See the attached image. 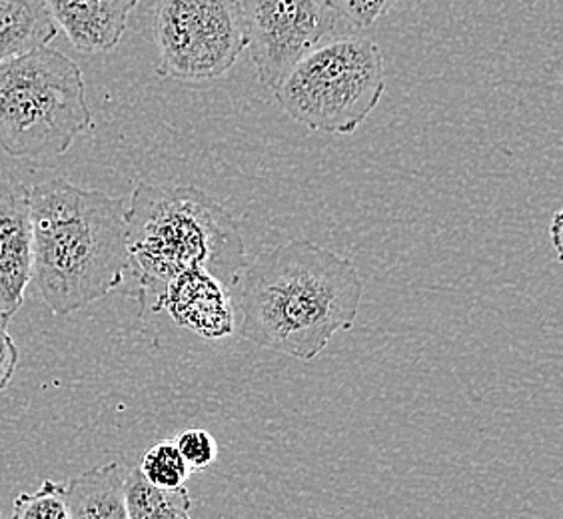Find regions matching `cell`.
Segmentation results:
<instances>
[{
    "mask_svg": "<svg viewBox=\"0 0 563 519\" xmlns=\"http://www.w3.org/2000/svg\"><path fill=\"white\" fill-rule=\"evenodd\" d=\"M560 214H555V220H553V242H555V249H558V252H560Z\"/></svg>",
    "mask_w": 563,
    "mask_h": 519,
    "instance_id": "19",
    "label": "cell"
},
{
    "mask_svg": "<svg viewBox=\"0 0 563 519\" xmlns=\"http://www.w3.org/2000/svg\"><path fill=\"white\" fill-rule=\"evenodd\" d=\"M398 0H328L340 19L360 31L372 29L376 22L394 9Z\"/></svg>",
    "mask_w": 563,
    "mask_h": 519,
    "instance_id": "17",
    "label": "cell"
},
{
    "mask_svg": "<svg viewBox=\"0 0 563 519\" xmlns=\"http://www.w3.org/2000/svg\"><path fill=\"white\" fill-rule=\"evenodd\" d=\"M124 496L129 519H192V498L185 486L176 489L152 486L139 467L126 472Z\"/></svg>",
    "mask_w": 563,
    "mask_h": 519,
    "instance_id": "13",
    "label": "cell"
},
{
    "mask_svg": "<svg viewBox=\"0 0 563 519\" xmlns=\"http://www.w3.org/2000/svg\"><path fill=\"white\" fill-rule=\"evenodd\" d=\"M156 312L205 340H224L239 330L232 290L205 270H186L166 284Z\"/></svg>",
    "mask_w": 563,
    "mask_h": 519,
    "instance_id": "9",
    "label": "cell"
},
{
    "mask_svg": "<svg viewBox=\"0 0 563 519\" xmlns=\"http://www.w3.org/2000/svg\"><path fill=\"white\" fill-rule=\"evenodd\" d=\"M384 92V56L378 44L364 36L320 44L274 88L290 119L325 134L356 132Z\"/></svg>",
    "mask_w": 563,
    "mask_h": 519,
    "instance_id": "5",
    "label": "cell"
},
{
    "mask_svg": "<svg viewBox=\"0 0 563 519\" xmlns=\"http://www.w3.org/2000/svg\"><path fill=\"white\" fill-rule=\"evenodd\" d=\"M92 126L80 66L55 48L0 63V148L12 158L63 156Z\"/></svg>",
    "mask_w": 563,
    "mask_h": 519,
    "instance_id": "4",
    "label": "cell"
},
{
    "mask_svg": "<svg viewBox=\"0 0 563 519\" xmlns=\"http://www.w3.org/2000/svg\"><path fill=\"white\" fill-rule=\"evenodd\" d=\"M124 477L126 470L114 462L73 477L66 484L70 519H129Z\"/></svg>",
    "mask_w": 563,
    "mask_h": 519,
    "instance_id": "11",
    "label": "cell"
},
{
    "mask_svg": "<svg viewBox=\"0 0 563 519\" xmlns=\"http://www.w3.org/2000/svg\"><path fill=\"white\" fill-rule=\"evenodd\" d=\"M9 324H11V318L0 316V391L9 388L19 366V347L12 340Z\"/></svg>",
    "mask_w": 563,
    "mask_h": 519,
    "instance_id": "18",
    "label": "cell"
},
{
    "mask_svg": "<svg viewBox=\"0 0 563 519\" xmlns=\"http://www.w3.org/2000/svg\"><path fill=\"white\" fill-rule=\"evenodd\" d=\"M33 276L31 188L0 164V316L16 314Z\"/></svg>",
    "mask_w": 563,
    "mask_h": 519,
    "instance_id": "8",
    "label": "cell"
},
{
    "mask_svg": "<svg viewBox=\"0 0 563 519\" xmlns=\"http://www.w3.org/2000/svg\"><path fill=\"white\" fill-rule=\"evenodd\" d=\"M56 34L44 0H0V63L43 48Z\"/></svg>",
    "mask_w": 563,
    "mask_h": 519,
    "instance_id": "12",
    "label": "cell"
},
{
    "mask_svg": "<svg viewBox=\"0 0 563 519\" xmlns=\"http://www.w3.org/2000/svg\"><path fill=\"white\" fill-rule=\"evenodd\" d=\"M174 444L185 457L190 472H202L218 460L217 438L202 428H188L174 438Z\"/></svg>",
    "mask_w": 563,
    "mask_h": 519,
    "instance_id": "16",
    "label": "cell"
},
{
    "mask_svg": "<svg viewBox=\"0 0 563 519\" xmlns=\"http://www.w3.org/2000/svg\"><path fill=\"white\" fill-rule=\"evenodd\" d=\"M11 519H70L66 501V484L44 479L33 494H19Z\"/></svg>",
    "mask_w": 563,
    "mask_h": 519,
    "instance_id": "15",
    "label": "cell"
},
{
    "mask_svg": "<svg viewBox=\"0 0 563 519\" xmlns=\"http://www.w3.org/2000/svg\"><path fill=\"white\" fill-rule=\"evenodd\" d=\"M156 73L183 82L214 80L249 48V26L240 0H156Z\"/></svg>",
    "mask_w": 563,
    "mask_h": 519,
    "instance_id": "6",
    "label": "cell"
},
{
    "mask_svg": "<svg viewBox=\"0 0 563 519\" xmlns=\"http://www.w3.org/2000/svg\"><path fill=\"white\" fill-rule=\"evenodd\" d=\"M252 63L262 85L274 90L303 56L336 33L338 16L328 0H240Z\"/></svg>",
    "mask_w": 563,
    "mask_h": 519,
    "instance_id": "7",
    "label": "cell"
},
{
    "mask_svg": "<svg viewBox=\"0 0 563 519\" xmlns=\"http://www.w3.org/2000/svg\"><path fill=\"white\" fill-rule=\"evenodd\" d=\"M142 476L152 486L163 487V489H176L186 484L190 477V467L185 462V457L178 452L174 440H164L151 445L141 457L139 465Z\"/></svg>",
    "mask_w": 563,
    "mask_h": 519,
    "instance_id": "14",
    "label": "cell"
},
{
    "mask_svg": "<svg viewBox=\"0 0 563 519\" xmlns=\"http://www.w3.org/2000/svg\"><path fill=\"white\" fill-rule=\"evenodd\" d=\"M232 296L249 342L312 362L356 324L364 284L352 260L292 240L246 262Z\"/></svg>",
    "mask_w": 563,
    "mask_h": 519,
    "instance_id": "1",
    "label": "cell"
},
{
    "mask_svg": "<svg viewBox=\"0 0 563 519\" xmlns=\"http://www.w3.org/2000/svg\"><path fill=\"white\" fill-rule=\"evenodd\" d=\"M66 38L80 53H110L126 33L139 0H44Z\"/></svg>",
    "mask_w": 563,
    "mask_h": 519,
    "instance_id": "10",
    "label": "cell"
},
{
    "mask_svg": "<svg viewBox=\"0 0 563 519\" xmlns=\"http://www.w3.org/2000/svg\"><path fill=\"white\" fill-rule=\"evenodd\" d=\"M31 281L55 316H68L117 290L129 274L126 202L66 178L31 188Z\"/></svg>",
    "mask_w": 563,
    "mask_h": 519,
    "instance_id": "2",
    "label": "cell"
},
{
    "mask_svg": "<svg viewBox=\"0 0 563 519\" xmlns=\"http://www.w3.org/2000/svg\"><path fill=\"white\" fill-rule=\"evenodd\" d=\"M0 518H2V516H0Z\"/></svg>",
    "mask_w": 563,
    "mask_h": 519,
    "instance_id": "20",
    "label": "cell"
},
{
    "mask_svg": "<svg viewBox=\"0 0 563 519\" xmlns=\"http://www.w3.org/2000/svg\"><path fill=\"white\" fill-rule=\"evenodd\" d=\"M126 246L136 298L154 314L174 276L205 270L234 290L246 266L239 222L195 186H136L126 206Z\"/></svg>",
    "mask_w": 563,
    "mask_h": 519,
    "instance_id": "3",
    "label": "cell"
}]
</instances>
